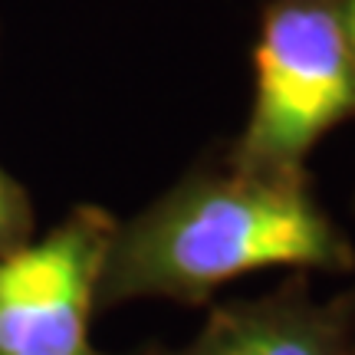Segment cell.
Returning <instances> with one entry per match:
<instances>
[{
  "instance_id": "cell-2",
  "label": "cell",
  "mask_w": 355,
  "mask_h": 355,
  "mask_svg": "<svg viewBox=\"0 0 355 355\" xmlns=\"http://www.w3.org/2000/svg\"><path fill=\"white\" fill-rule=\"evenodd\" d=\"M355 119V60L343 0H270L254 46V105L227 162L306 171L322 135Z\"/></svg>"
},
{
  "instance_id": "cell-5",
  "label": "cell",
  "mask_w": 355,
  "mask_h": 355,
  "mask_svg": "<svg viewBox=\"0 0 355 355\" xmlns=\"http://www.w3.org/2000/svg\"><path fill=\"white\" fill-rule=\"evenodd\" d=\"M33 241V204L26 188L0 165V260Z\"/></svg>"
},
{
  "instance_id": "cell-4",
  "label": "cell",
  "mask_w": 355,
  "mask_h": 355,
  "mask_svg": "<svg viewBox=\"0 0 355 355\" xmlns=\"http://www.w3.org/2000/svg\"><path fill=\"white\" fill-rule=\"evenodd\" d=\"M355 290L319 300L303 273L257 300L220 303L191 343L139 355H352Z\"/></svg>"
},
{
  "instance_id": "cell-3",
  "label": "cell",
  "mask_w": 355,
  "mask_h": 355,
  "mask_svg": "<svg viewBox=\"0 0 355 355\" xmlns=\"http://www.w3.org/2000/svg\"><path fill=\"white\" fill-rule=\"evenodd\" d=\"M115 224L105 207L79 204L0 260V355H102L89 322Z\"/></svg>"
},
{
  "instance_id": "cell-7",
  "label": "cell",
  "mask_w": 355,
  "mask_h": 355,
  "mask_svg": "<svg viewBox=\"0 0 355 355\" xmlns=\"http://www.w3.org/2000/svg\"><path fill=\"white\" fill-rule=\"evenodd\" d=\"M352 355H355V349H352Z\"/></svg>"
},
{
  "instance_id": "cell-1",
  "label": "cell",
  "mask_w": 355,
  "mask_h": 355,
  "mask_svg": "<svg viewBox=\"0 0 355 355\" xmlns=\"http://www.w3.org/2000/svg\"><path fill=\"white\" fill-rule=\"evenodd\" d=\"M352 273L355 247L319 204L309 171L198 165L158 201L119 220L96 303L175 300L204 306L257 270Z\"/></svg>"
},
{
  "instance_id": "cell-6",
  "label": "cell",
  "mask_w": 355,
  "mask_h": 355,
  "mask_svg": "<svg viewBox=\"0 0 355 355\" xmlns=\"http://www.w3.org/2000/svg\"><path fill=\"white\" fill-rule=\"evenodd\" d=\"M343 20H345V37H349L352 60H355V0H343Z\"/></svg>"
}]
</instances>
